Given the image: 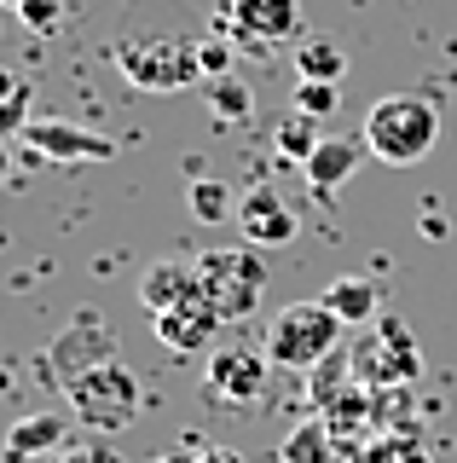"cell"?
<instances>
[{
  "mask_svg": "<svg viewBox=\"0 0 457 463\" xmlns=\"http://www.w3.org/2000/svg\"><path fill=\"white\" fill-rule=\"evenodd\" d=\"M341 318L324 301H290L273 325H266V359L284 371H312L341 347Z\"/></svg>",
  "mask_w": 457,
  "mask_h": 463,
  "instance_id": "cell-3",
  "label": "cell"
},
{
  "mask_svg": "<svg viewBox=\"0 0 457 463\" xmlns=\"http://www.w3.org/2000/svg\"><path fill=\"white\" fill-rule=\"evenodd\" d=\"M324 307H331L341 325H377V307H382V289L377 279H359V272H341V279H331V289H324Z\"/></svg>",
  "mask_w": 457,
  "mask_h": 463,
  "instance_id": "cell-14",
  "label": "cell"
},
{
  "mask_svg": "<svg viewBox=\"0 0 457 463\" xmlns=\"http://www.w3.org/2000/svg\"><path fill=\"white\" fill-rule=\"evenodd\" d=\"M191 267H197V296H203L226 325H232V318H249L255 301H261V289H266V260H261V250H249V243L203 250Z\"/></svg>",
  "mask_w": 457,
  "mask_h": 463,
  "instance_id": "cell-2",
  "label": "cell"
},
{
  "mask_svg": "<svg viewBox=\"0 0 457 463\" xmlns=\"http://www.w3.org/2000/svg\"><path fill=\"white\" fill-rule=\"evenodd\" d=\"M336 105H341L336 81H295V110H302V116H312V122L336 116Z\"/></svg>",
  "mask_w": 457,
  "mask_h": 463,
  "instance_id": "cell-21",
  "label": "cell"
},
{
  "mask_svg": "<svg viewBox=\"0 0 457 463\" xmlns=\"http://www.w3.org/2000/svg\"><path fill=\"white\" fill-rule=\"evenodd\" d=\"M278 458H284V463H331V429H324L319 417H307L302 429L284 434Z\"/></svg>",
  "mask_w": 457,
  "mask_h": 463,
  "instance_id": "cell-17",
  "label": "cell"
},
{
  "mask_svg": "<svg viewBox=\"0 0 457 463\" xmlns=\"http://www.w3.org/2000/svg\"><path fill=\"white\" fill-rule=\"evenodd\" d=\"M209 105H214L220 122H244V116L255 110V99H249V87L238 81V76H214L209 81Z\"/></svg>",
  "mask_w": 457,
  "mask_h": 463,
  "instance_id": "cell-18",
  "label": "cell"
},
{
  "mask_svg": "<svg viewBox=\"0 0 457 463\" xmlns=\"http://www.w3.org/2000/svg\"><path fill=\"white\" fill-rule=\"evenodd\" d=\"M220 24L232 29L238 47L266 52V47H278V41L302 35V0H226Z\"/></svg>",
  "mask_w": 457,
  "mask_h": 463,
  "instance_id": "cell-6",
  "label": "cell"
},
{
  "mask_svg": "<svg viewBox=\"0 0 457 463\" xmlns=\"http://www.w3.org/2000/svg\"><path fill=\"white\" fill-rule=\"evenodd\" d=\"M117 64L122 76L134 87H145V93H174V87H191L203 76V64H197V47H185V41H122L117 47Z\"/></svg>",
  "mask_w": 457,
  "mask_h": 463,
  "instance_id": "cell-5",
  "label": "cell"
},
{
  "mask_svg": "<svg viewBox=\"0 0 457 463\" xmlns=\"http://www.w3.org/2000/svg\"><path fill=\"white\" fill-rule=\"evenodd\" d=\"M203 394L220 400V405H255L266 394V347L232 342V347H214L209 354V376H203Z\"/></svg>",
  "mask_w": 457,
  "mask_h": 463,
  "instance_id": "cell-7",
  "label": "cell"
},
{
  "mask_svg": "<svg viewBox=\"0 0 457 463\" xmlns=\"http://www.w3.org/2000/svg\"><path fill=\"white\" fill-rule=\"evenodd\" d=\"M52 463H122L110 452L105 440H81V446H64V452H52Z\"/></svg>",
  "mask_w": 457,
  "mask_h": 463,
  "instance_id": "cell-25",
  "label": "cell"
},
{
  "mask_svg": "<svg viewBox=\"0 0 457 463\" xmlns=\"http://www.w3.org/2000/svg\"><path fill=\"white\" fill-rule=\"evenodd\" d=\"M18 18L35 29V35H52V29L64 24V6L59 0H18Z\"/></svg>",
  "mask_w": 457,
  "mask_h": 463,
  "instance_id": "cell-22",
  "label": "cell"
},
{
  "mask_svg": "<svg viewBox=\"0 0 457 463\" xmlns=\"http://www.w3.org/2000/svg\"><path fill=\"white\" fill-rule=\"evenodd\" d=\"M226 318L209 307L203 296H191V301H180V307H168V313H151V330H156V342L168 347V354H180V359H191V354H209V342H214V330H220Z\"/></svg>",
  "mask_w": 457,
  "mask_h": 463,
  "instance_id": "cell-10",
  "label": "cell"
},
{
  "mask_svg": "<svg viewBox=\"0 0 457 463\" xmlns=\"http://www.w3.org/2000/svg\"><path fill=\"white\" fill-rule=\"evenodd\" d=\"M197 64H203V76H232V47L226 41H197Z\"/></svg>",
  "mask_w": 457,
  "mask_h": 463,
  "instance_id": "cell-24",
  "label": "cell"
},
{
  "mask_svg": "<svg viewBox=\"0 0 457 463\" xmlns=\"http://www.w3.org/2000/svg\"><path fill=\"white\" fill-rule=\"evenodd\" d=\"M319 139H324V134L312 128V116H302V110H295L290 122L278 128V151H284V156H295V163H307V156L319 151Z\"/></svg>",
  "mask_w": 457,
  "mask_h": 463,
  "instance_id": "cell-20",
  "label": "cell"
},
{
  "mask_svg": "<svg viewBox=\"0 0 457 463\" xmlns=\"http://www.w3.org/2000/svg\"><path fill=\"white\" fill-rule=\"evenodd\" d=\"M70 411L81 417L98 434H117L139 417V376L122 365V359H105V365L70 376Z\"/></svg>",
  "mask_w": 457,
  "mask_h": 463,
  "instance_id": "cell-4",
  "label": "cell"
},
{
  "mask_svg": "<svg viewBox=\"0 0 457 463\" xmlns=\"http://www.w3.org/2000/svg\"><path fill=\"white\" fill-rule=\"evenodd\" d=\"M185 203H191V214L197 221H226L232 214V185H220V180H191V192H185Z\"/></svg>",
  "mask_w": 457,
  "mask_h": 463,
  "instance_id": "cell-19",
  "label": "cell"
},
{
  "mask_svg": "<svg viewBox=\"0 0 457 463\" xmlns=\"http://www.w3.org/2000/svg\"><path fill=\"white\" fill-rule=\"evenodd\" d=\"M23 139H30V151L47 156V163H110V156H117V139L88 134V128H70V122H52V116L30 122Z\"/></svg>",
  "mask_w": 457,
  "mask_h": 463,
  "instance_id": "cell-9",
  "label": "cell"
},
{
  "mask_svg": "<svg viewBox=\"0 0 457 463\" xmlns=\"http://www.w3.org/2000/svg\"><path fill=\"white\" fill-rule=\"evenodd\" d=\"M191 296H197V267H185V260H156L145 279H139V301H145L151 313H168Z\"/></svg>",
  "mask_w": 457,
  "mask_h": 463,
  "instance_id": "cell-15",
  "label": "cell"
},
{
  "mask_svg": "<svg viewBox=\"0 0 457 463\" xmlns=\"http://www.w3.org/2000/svg\"><path fill=\"white\" fill-rule=\"evenodd\" d=\"M341 70H348V52H341L336 41L307 35L302 47H295V81H341Z\"/></svg>",
  "mask_w": 457,
  "mask_h": 463,
  "instance_id": "cell-16",
  "label": "cell"
},
{
  "mask_svg": "<svg viewBox=\"0 0 457 463\" xmlns=\"http://www.w3.org/2000/svg\"><path fill=\"white\" fill-rule=\"evenodd\" d=\"M203 463H244V452H232V446H209Z\"/></svg>",
  "mask_w": 457,
  "mask_h": 463,
  "instance_id": "cell-27",
  "label": "cell"
},
{
  "mask_svg": "<svg viewBox=\"0 0 457 463\" xmlns=\"http://www.w3.org/2000/svg\"><path fill=\"white\" fill-rule=\"evenodd\" d=\"M18 87H23V81H18V70H6V64H0V105H6V99L18 93Z\"/></svg>",
  "mask_w": 457,
  "mask_h": 463,
  "instance_id": "cell-26",
  "label": "cell"
},
{
  "mask_svg": "<svg viewBox=\"0 0 457 463\" xmlns=\"http://www.w3.org/2000/svg\"><path fill=\"white\" fill-rule=\"evenodd\" d=\"M151 463H203L197 452H163V458H151Z\"/></svg>",
  "mask_w": 457,
  "mask_h": 463,
  "instance_id": "cell-28",
  "label": "cell"
},
{
  "mask_svg": "<svg viewBox=\"0 0 457 463\" xmlns=\"http://www.w3.org/2000/svg\"><path fill=\"white\" fill-rule=\"evenodd\" d=\"M70 440V417L64 411H35V417H18L6 434V458H47V452H64Z\"/></svg>",
  "mask_w": 457,
  "mask_h": 463,
  "instance_id": "cell-13",
  "label": "cell"
},
{
  "mask_svg": "<svg viewBox=\"0 0 457 463\" xmlns=\"http://www.w3.org/2000/svg\"><path fill=\"white\" fill-rule=\"evenodd\" d=\"M359 156H365V139H348V134H324L319 139V151L302 163V174H307V185L312 192H341V185L353 180V168H359Z\"/></svg>",
  "mask_w": 457,
  "mask_h": 463,
  "instance_id": "cell-12",
  "label": "cell"
},
{
  "mask_svg": "<svg viewBox=\"0 0 457 463\" xmlns=\"http://www.w3.org/2000/svg\"><path fill=\"white\" fill-rule=\"evenodd\" d=\"M359 139H365V151L377 156V163L411 168V163H423V156L434 151L440 110H434V99H423V93H388V99L370 105Z\"/></svg>",
  "mask_w": 457,
  "mask_h": 463,
  "instance_id": "cell-1",
  "label": "cell"
},
{
  "mask_svg": "<svg viewBox=\"0 0 457 463\" xmlns=\"http://www.w3.org/2000/svg\"><path fill=\"white\" fill-rule=\"evenodd\" d=\"M12 180V156H6V145H0V185Z\"/></svg>",
  "mask_w": 457,
  "mask_h": 463,
  "instance_id": "cell-29",
  "label": "cell"
},
{
  "mask_svg": "<svg viewBox=\"0 0 457 463\" xmlns=\"http://www.w3.org/2000/svg\"><path fill=\"white\" fill-rule=\"evenodd\" d=\"M23 128H30V81H23L18 93L0 105V145H6L12 134H23Z\"/></svg>",
  "mask_w": 457,
  "mask_h": 463,
  "instance_id": "cell-23",
  "label": "cell"
},
{
  "mask_svg": "<svg viewBox=\"0 0 457 463\" xmlns=\"http://www.w3.org/2000/svg\"><path fill=\"white\" fill-rule=\"evenodd\" d=\"M238 226H244V243L249 250H278V243L295 238V214L273 185H255V192L238 203Z\"/></svg>",
  "mask_w": 457,
  "mask_h": 463,
  "instance_id": "cell-11",
  "label": "cell"
},
{
  "mask_svg": "<svg viewBox=\"0 0 457 463\" xmlns=\"http://www.w3.org/2000/svg\"><path fill=\"white\" fill-rule=\"evenodd\" d=\"M353 365H359V376H370V383H411V376H417V342H411V330L399 325V318H377V330L359 342Z\"/></svg>",
  "mask_w": 457,
  "mask_h": 463,
  "instance_id": "cell-8",
  "label": "cell"
}]
</instances>
